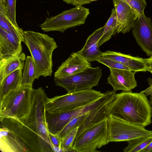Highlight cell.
I'll use <instances>...</instances> for the list:
<instances>
[{
  "mask_svg": "<svg viewBox=\"0 0 152 152\" xmlns=\"http://www.w3.org/2000/svg\"><path fill=\"white\" fill-rule=\"evenodd\" d=\"M32 86L21 85L11 91L0 101V118H10L20 121L29 110Z\"/></svg>",
  "mask_w": 152,
  "mask_h": 152,
  "instance_id": "obj_4",
  "label": "cell"
},
{
  "mask_svg": "<svg viewBox=\"0 0 152 152\" xmlns=\"http://www.w3.org/2000/svg\"><path fill=\"white\" fill-rule=\"evenodd\" d=\"M65 2L74 6L81 5L87 4L88 0H63Z\"/></svg>",
  "mask_w": 152,
  "mask_h": 152,
  "instance_id": "obj_34",
  "label": "cell"
},
{
  "mask_svg": "<svg viewBox=\"0 0 152 152\" xmlns=\"http://www.w3.org/2000/svg\"><path fill=\"white\" fill-rule=\"evenodd\" d=\"M141 152H152V141Z\"/></svg>",
  "mask_w": 152,
  "mask_h": 152,
  "instance_id": "obj_35",
  "label": "cell"
},
{
  "mask_svg": "<svg viewBox=\"0 0 152 152\" xmlns=\"http://www.w3.org/2000/svg\"><path fill=\"white\" fill-rule=\"evenodd\" d=\"M112 0L117 17L115 34L128 33L132 29L139 16L124 2L121 0Z\"/></svg>",
  "mask_w": 152,
  "mask_h": 152,
  "instance_id": "obj_13",
  "label": "cell"
},
{
  "mask_svg": "<svg viewBox=\"0 0 152 152\" xmlns=\"http://www.w3.org/2000/svg\"><path fill=\"white\" fill-rule=\"evenodd\" d=\"M49 135L50 142L54 147V152L59 151L61 148V139L57 134H53L49 132Z\"/></svg>",
  "mask_w": 152,
  "mask_h": 152,
  "instance_id": "obj_32",
  "label": "cell"
},
{
  "mask_svg": "<svg viewBox=\"0 0 152 152\" xmlns=\"http://www.w3.org/2000/svg\"><path fill=\"white\" fill-rule=\"evenodd\" d=\"M23 69L21 85L32 86L36 77L34 64L31 56L26 57Z\"/></svg>",
  "mask_w": 152,
  "mask_h": 152,
  "instance_id": "obj_25",
  "label": "cell"
},
{
  "mask_svg": "<svg viewBox=\"0 0 152 152\" xmlns=\"http://www.w3.org/2000/svg\"><path fill=\"white\" fill-rule=\"evenodd\" d=\"M117 17L115 10H112L111 15L104 26L103 33L99 41L100 47L105 42L108 41L114 34H115Z\"/></svg>",
  "mask_w": 152,
  "mask_h": 152,
  "instance_id": "obj_24",
  "label": "cell"
},
{
  "mask_svg": "<svg viewBox=\"0 0 152 152\" xmlns=\"http://www.w3.org/2000/svg\"><path fill=\"white\" fill-rule=\"evenodd\" d=\"M110 74L107 79L113 91H131L137 86L135 77L136 72L130 70L110 68Z\"/></svg>",
  "mask_w": 152,
  "mask_h": 152,
  "instance_id": "obj_14",
  "label": "cell"
},
{
  "mask_svg": "<svg viewBox=\"0 0 152 152\" xmlns=\"http://www.w3.org/2000/svg\"><path fill=\"white\" fill-rule=\"evenodd\" d=\"M108 126L110 142H127L134 139L152 136V131L112 115L108 117Z\"/></svg>",
  "mask_w": 152,
  "mask_h": 152,
  "instance_id": "obj_10",
  "label": "cell"
},
{
  "mask_svg": "<svg viewBox=\"0 0 152 152\" xmlns=\"http://www.w3.org/2000/svg\"><path fill=\"white\" fill-rule=\"evenodd\" d=\"M78 128L77 127L74 129L61 139V148L64 152H75L73 147Z\"/></svg>",
  "mask_w": 152,
  "mask_h": 152,
  "instance_id": "obj_27",
  "label": "cell"
},
{
  "mask_svg": "<svg viewBox=\"0 0 152 152\" xmlns=\"http://www.w3.org/2000/svg\"><path fill=\"white\" fill-rule=\"evenodd\" d=\"M91 66L77 52L72 53L58 68L54 74V78H63L77 74Z\"/></svg>",
  "mask_w": 152,
  "mask_h": 152,
  "instance_id": "obj_15",
  "label": "cell"
},
{
  "mask_svg": "<svg viewBox=\"0 0 152 152\" xmlns=\"http://www.w3.org/2000/svg\"><path fill=\"white\" fill-rule=\"evenodd\" d=\"M114 96L107 102L88 113L83 122L79 127L76 138L85 129L109 116L110 108Z\"/></svg>",
  "mask_w": 152,
  "mask_h": 152,
  "instance_id": "obj_20",
  "label": "cell"
},
{
  "mask_svg": "<svg viewBox=\"0 0 152 152\" xmlns=\"http://www.w3.org/2000/svg\"><path fill=\"white\" fill-rule=\"evenodd\" d=\"M128 4L140 16L144 13L147 4L145 0H121Z\"/></svg>",
  "mask_w": 152,
  "mask_h": 152,
  "instance_id": "obj_30",
  "label": "cell"
},
{
  "mask_svg": "<svg viewBox=\"0 0 152 152\" xmlns=\"http://www.w3.org/2000/svg\"><path fill=\"white\" fill-rule=\"evenodd\" d=\"M97 0H88V4H89L94 1Z\"/></svg>",
  "mask_w": 152,
  "mask_h": 152,
  "instance_id": "obj_38",
  "label": "cell"
},
{
  "mask_svg": "<svg viewBox=\"0 0 152 152\" xmlns=\"http://www.w3.org/2000/svg\"><path fill=\"white\" fill-rule=\"evenodd\" d=\"M41 87L33 89L31 104L26 117L19 121L36 133L54 149L49 137L46 120V104L48 98Z\"/></svg>",
  "mask_w": 152,
  "mask_h": 152,
  "instance_id": "obj_3",
  "label": "cell"
},
{
  "mask_svg": "<svg viewBox=\"0 0 152 152\" xmlns=\"http://www.w3.org/2000/svg\"><path fill=\"white\" fill-rule=\"evenodd\" d=\"M148 81L149 87L145 90L141 91L145 93L147 95H150V102L151 106L152 115V78L149 77Z\"/></svg>",
  "mask_w": 152,
  "mask_h": 152,
  "instance_id": "obj_33",
  "label": "cell"
},
{
  "mask_svg": "<svg viewBox=\"0 0 152 152\" xmlns=\"http://www.w3.org/2000/svg\"><path fill=\"white\" fill-rule=\"evenodd\" d=\"M148 66V71L152 73V64H147Z\"/></svg>",
  "mask_w": 152,
  "mask_h": 152,
  "instance_id": "obj_37",
  "label": "cell"
},
{
  "mask_svg": "<svg viewBox=\"0 0 152 152\" xmlns=\"http://www.w3.org/2000/svg\"><path fill=\"white\" fill-rule=\"evenodd\" d=\"M90 13L89 9L81 5L75 6L56 16L46 18L40 27L45 32L63 33L68 28L84 24Z\"/></svg>",
  "mask_w": 152,
  "mask_h": 152,
  "instance_id": "obj_7",
  "label": "cell"
},
{
  "mask_svg": "<svg viewBox=\"0 0 152 152\" xmlns=\"http://www.w3.org/2000/svg\"><path fill=\"white\" fill-rule=\"evenodd\" d=\"M21 42L12 34L0 27V59L21 53Z\"/></svg>",
  "mask_w": 152,
  "mask_h": 152,
  "instance_id": "obj_19",
  "label": "cell"
},
{
  "mask_svg": "<svg viewBox=\"0 0 152 152\" xmlns=\"http://www.w3.org/2000/svg\"><path fill=\"white\" fill-rule=\"evenodd\" d=\"M2 1H3L4 2V1L5 0H2Z\"/></svg>",
  "mask_w": 152,
  "mask_h": 152,
  "instance_id": "obj_39",
  "label": "cell"
},
{
  "mask_svg": "<svg viewBox=\"0 0 152 152\" xmlns=\"http://www.w3.org/2000/svg\"><path fill=\"white\" fill-rule=\"evenodd\" d=\"M104 29L103 26L95 30L88 37L83 48L77 52L88 62L96 61L102 56L103 53L99 49L98 43Z\"/></svg>",
  "mask_w": 152,
  "mask_h": 152,
  "instance_id": "obj_18",
  "label": "cell"
},
{
  "mask_svg": "<svg viewBox=\"0 0 152 152\" xmlns=\"http://www.w3.org/2000/svg\"><path fill=\"white\" fill-rule=\"evenodd\" d=\"M102 75L100 67L90 66L73 75L63 78H54L56 85L68 93L90 89L97 86Z\"/></svg>",
  "mask_w": 152,
  "mask_h": 152,
  "instance_id": "obj_9",
  "label": "cell"
},
{
  "mask_svg": "<svg viewBox=\"0 0 152 152\" xmlns=\"http://www.w3.org/2000/svg\"><path fill=\"white\" fill-rule=\"evenodd\" d=\"M0 27L24 43L23 31L10 20L7 12L4 2L2 0H0Z\"/></svg>",
  "mask_w": 152,
  "mask_h": 152,
  "instance_id": "obj_22",
  "label": "cell"
},
{
  "mask_svg": "<svg viewBox=\"0 0 152 152\" xmlns=\"http://www.w3.org/2000/svg\"><path fill=\"white\" fill-rule=\"evenodd\" d=\"M96 61L107 66L109 69L131 70L128 67L124 65L103 56L100 57Z\"/></svg>",
  "mask_w": 152,
  "mask_h": 152,
  "instance_id": "obj_29",
  "label": "cell"
},
{
  "mask_svg": "<svg viewBox=\"0 0 152 152\" xmlns=\"http://www.w3.org/2000/svg\"><path fill=\"white\" fill-rule=\"evenodd\" d=\"M110 142L108 118L82 132L75 139L73 149L75 152H95Z\"/></svg>",
  "mask_w": 152,
  "mask_h": 152,
  "instance_id": "obj_6",
  "label": "cell"
},
{
  "mask_svg": "<svg viewBox=\"0 0 152 152\" xmlns=\"http://www.w3.org/2000/svg\"><path fill=\"white\" fill-rule=\"evenodd\" d=\"M0 150L2 152H31L26 144L12 131L0 127Z\"/></svg>",
  "mask_w": 152,
  "mask_h": 152,
  "instance_id": "obj_16",
  "label": "cell"
},
{
  "mask_svg": "<svg viewBox=\"0 0 152 152\" xmlns=\"http://www.w3.org/2000/svg\"><path fill=\"white\" fill-rule=\"evenodd\" d=\"M152 136L134 139L127 141L128 145L124 152H141L151 142Z\"/></svg>",
  "mask_w": 152,
  "mask_h": 152,
  "instance_id": "obj_26",
  "label": "cell"
},
{
  "mask_svg": "<svg viewBox=\"0 0 152 152\" xmlns=\"http://www.w3.org/2000/svg\"><path fill=\"white\" fill-rule=\"evenodd\" d=\"M112 115L124 121L143 127L152 122V110L147 95L141 92L123 91L115 94L109 110Z\"/></svg>",
  "mask_w": 152,
  "mask_h": 152,
  "instance_id": "obj_1",
  "label": "cell"
},
{
  "mask_svg": "<svg viewBox=\"0 0 152 152\" xmlns=\"http://www.w3.org/2000/svg\"><path fill=\"white\" fill-rule=\"evenodd\" d=\"M132 33L136 41L146 55L152 56V22L150 17L144 13L136 20L132 29Z\"/></svg>",
  "mask_w": 152,
  "mask_h": 152,
  "instance_id": "obj_12",
  "label": "cell"
},
{
  "mask_svg": "<svg viewBox=\"0 0 152 152\" xmlns=\"http://www.w3.org/2000/svg\"><path fill=\"white\" fill-rule=\"evenodd\" d=\"M0 126L10 130L27 145L31 152H53V147L39 135L16 119L0 118Z\"/></svg>",
  "mask_w": 152,
  "mask_h": 152,
  "instance_id": "obj_8",
  "label": "cell"
},
{
  "mask_svg": "<svg viewBox=\"0 0 152 152\" xmlns=\"http://www.w3.org/2000/svg\"><path fill=\"white\" fill-rule=\"evenodd\" d=\"M16 0H5L4 3L8 16L11 22L15 25L18 26L16 18Z\"/></svg>",
  "mask_w": 152,
  "mask_h": 152,
  "instance_id": "obj_31",
  "label": "cell"
},
{
  "mask_svg": "<svg viewBox=\"0 0 152 152\" xmlns=\"http://www.w3.org/2000/svg\"><path fill=\"white\" fill-rule=\"evenodd\" d=\"M26 58L22 52L17 56L0 59V82L15 71L23 69Z\"/></svg>",
  "mask_w": 152,
  "mask_h": 152,
  "instance_id": "obj_21",
  "label": "cell"
},
{
  "mask_svg": "<svg viewBox=\"0 0 152 152\" xmlns=\"http://www.w3.org/2000/svg\"><path fill=\"white\" fill-rule=\"evenodd\" d=\"M22 70L18 69L15 71L0 82V101L9 93L21 85Z\"/></svg>",
  "mask_w": 152,
  "mask_h": 152,
  "instance_id": "obj_23",
  "label": "cell"
},
{
  "mask_svg": "<svg viewBox=\"0 0 152 152\" xmlns=\"http://www.w3.org/2000/svg\"><path fill=\"white\" fill-rule=\"evenodd\" d=\"M147 64H152V56L149 58H145Z\"/></svg>",
  "mask_w": 152,
  "mask_h": 152,
  "instance_id": "obj_36",
  "label": "cell"
},
{
  "mask_svg": "<svg viewBox=\"0 0 152 152\" xmlns=\"http://www.w3.org/2000/svg\"><path fill=\"white\" fill-rule=\"evenodd\" d=\"M93 107L89 104L76 109L57 113H46L47 127L49 132L58 134L72 119L87 113L92 110Z\"/></svg>",
  "mask_w": 152,
  "mask_h": 152,
  "instance_id": "obj_11",
  "label": "cell"
},
{
  "mask_svg": "<svg viewBox=\"0 0 152 152\" xmlns=\"http://www.w3.org/2000/svg\"><path fill=\"white\" fill-rule=\"evenodd\" d=\"M24 43L34 61L36 79L51 76L53 72L52 55L58 47L54 39L48 35L30 30L23 31Z\"/></svg>",
  "mask_w": 152,
  "mask_h": 152,
  "instance_id": "obj_2",
  "label": "cell"
},
{
  "mask_svg": "<svg viewBox=\"0 0 152 152\" xmlns=\"http://www.w3.org/2000/svg\"><path fill=\"white\" fill-rule=\"evenodd\" d=\"M88 113L77 117L71 120L58 134L61 139L74 129L77 127H79Z\"/></svg>",
  "mask_w": 152,
  "mask_h": 152,
  "instance_id": "obj_28",
  "label": "cell"
},
{
  "mask_svg": "<svg viewBox=\"0 0 152 152\" xmlns=\"http://www.w3.org/2000/svg\"><path fill=\"white\" fill-rule=\"evenodd\" d=\"M104 94L91 89L48 98L46 111L55 113L72 110L92 102L102 97Z\"/></svg>",
  "mask_w": 152,
  "mask_h": 152,
  "instance_id": "obj_5",
  "label": "cell"
},
{
  "mask_svg": "<svg viewBox=\"0 0 152 152\" xmlns=\"http://www.w3.org/2000/svg\"><path fill=\"white\" fill-rule=\"evenodd\" d=\"M102 56L120 63L128 67L131 71L136 72H145L148 70L145 58L113 51L104 52Z\"/></svg>",
  "mask_w": 152,
  "mask_h": 152,
  "instance_id": "obj_17",
  "label": "cell"
}]
</instances>
